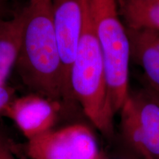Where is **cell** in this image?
Segmentation results:
<instances>
[{"label": "cell", "instance_id": "cell-6", "mask_svg": "<svg viewBox=\"0 0 159 159\" xmlns=\"http://www.w3.org/2000/svg\"><path fill=\"white\" fill-rule=\"evenodd\" d=\"M66 84L80 37L89 16V0H50Z\"/></svg>", "mask_w": 159, "mask_h": 159}, {"label": "cell", "instance_id": "cell-8", "mask_svg": "<svg viewBox=\"0 0 159 159\" xmlns=\"http://www.w3.org/2000/svg\"><path fill=\"white\" fill-rule=\"evenodd\" d=\"M26 25L25 6L10 19H0V85H7L22 47Z\"/></svg>", "mask_w": 159, "mask_h": 159}, {"label": "cell", "instance_id": "cell-16", "mask_svg": "<svg viewBox=\"0 0 159 159\" xmlns=\"http://www.w3.org/2000/svg\"><path fill=\"white\" fill-rule=\"evenodd\" d=\"M102 159H104V158H102Z\"/></svg>", "mask_w": 159, "mask_h": 159}, {"label": "cell", "instance_id": "cell-15", "mask_svg": "<svg viewBox=\"0 0 159 159\" xmlns=\"http://www.w3.org/2000/svg\"><path fill=\"white\" fill-rule=\"evenodd\" d=\"M154 92H155V91H154ZM155 93H156V94L157 95H158V97H159V94H158V93H156V92H155Z\"/></svg>", "mask_w": 159, "mask_h": 159}, {"label": "cell", "instance_id": "cell-9", "mask_svg": "<svg viewBox=\"0 0 159 159\" xmlns=\"http://www.w3.org/2000/svg\"><path fill=\"white\" fill-rule=\"evenodd\" d=\"M130 97L152 158L159 159V97L148 86Z\"/></svg>", "mask_w": 159, "mask_h": 159}, {"label": "cell", "instance_id": "cell-12", "mask_svg": "<svg viewBox=\"0 0 159 159\" xmlns=\"http://www.w3.org/2000/svg\"><path fill=\"white\" fill-rule=\"evenodd\" d=\"M0 159H16L7 136L0 131Z\"/></svg>", "mask_w": 159, "mask_h": 159}, {"label": "cell", "instance_id": "cell-1", "mask_svg": "<svg viewBox=\"0 0 159 159\" xmlns=\"http://www.w3.org/2000/svg\"><path fill=\"white\" fill-rule=\"evenodd\" d=\"M22 47L16 68L35 94L60 102L75 100L66 84L50 0H28Z\"/></svg>", "mask_w": 159, "mask_h": 159}, {"label": "cell", "instance_id": "cell-3", "mask_svg": "<svg viewBox=\"0 0 159 159\" xmlns=\"http://www.w3.org/2000/svg\"><path fill=\"white\" fill-rule=\"evenodd\" d=\"M90 16L104 61L109 97L115 114L130 95V47L117 0H89Z\"/></svg>", "mask_w": 159, "mask_h": 159}, {"label": "cell", "instance_id": "cell-11", "mask_svg": "<svg viewBox=\"0 0 159 159\" xmlns=\"http://www.w3.org/2000/svg\"><path fill=\"white\" fill-rule=\"evenodd\" d=\"M119 112L121 114V128L126 142L142 159H153L141 130L136 108L130 95Z\"/></svg>", "mask_w": 159, "mask_h": 159}, {"label": "cell", "instance_id": "cell-7", "mask_svg": "<svg viewBox=\"0 0 159 159\" xmlns=\"http://www.w3.org/2000/svg\"><path fill=\"white\" fill-rule=\"evenodd\" d=\"M127 31L130 59L142 69L146 86L159 94V32L129 28Z\"/></svg>", "mask_w": 159, "mask_h": 159}, {"label": "cell", "instance_id": "cell-10", "mask_svg": "<svg viewBox=\"0 0 159 159\" xmlns=\"http://www.w3.org/2000/svg\"><path fill=\"white\" fill-rule=\"evenodd\" d=\"M127 28L159 32V0H117Z\"/></svg>", "mask_w": 159, "mask_h": 159}, {"label": "cell", "instance_id": "cell-13", "mask_svg": "<svg viewBox=\"0 0 159 159\" xmlns=\"http://www.w3.org/2000/svg\"><path fill=\"white\" fill-rule=\"evenodd\" d=\"M7 11V3L5 2V0H0V19L4 18L5 13Z\"/></svg>", "mask_w": 159, "mask_h": 159}, {"label": "cell", "instance_id": "cell-14", "mask_svg": "<svg viewBox=\"0 0 159 159\" xmlns=\"http://www.w3.org/2000/svg\"><path fill=\"white\" fill-rule=\"evenodd\" d=\"M7 104H8V101L7 99L3 98V97H0V114H2Z\"/></svg>", "mask_w": 159, "mask_h": 159}, {"label": "cell", "instance_id": "cell-5", "mask_svg": "<svg viewBox=\"0 0 159 159\" xmlns=\"http://www.w3.org/2000/svg\"><path fill=\"white\" fill-rule=\"evenodd\" d=\"M61 108L60 102L33 93L14 97L1 115L11 119L30 141L52 130Z\"/></svg>", "mask_w": 159, "mask_h": 159}, {"label": "cell", "instance_id": "cell-2", "mask_svg": "<svg viewBox=\"0 0 159 159\" xmlns=\"http://www.w3.org/2000/svg\"><path fill=\"white\" fill-rule=\"evenodd\" d=\"M69 84L75 100L95 128L105 136L113 135L116 114L109 97L104 61L90 12L70 67Z\"/></svg>", "mask_w": 159, "mask_h": 159}, {"label": "cell", "instance_id": "cell-4", "mask_svg": "<svg viewBox=\"0 0 159 159\" xmlns=\"http://www.w3.org/2000/svg\"><path fill=\"white\" fill-rule=\"evenodd\" d=\"M30 159H102L97 138L87 125L73 124L27 141Z\"/></svg>", "mask_w": 159, "mask_h": 159}]
</instances>
